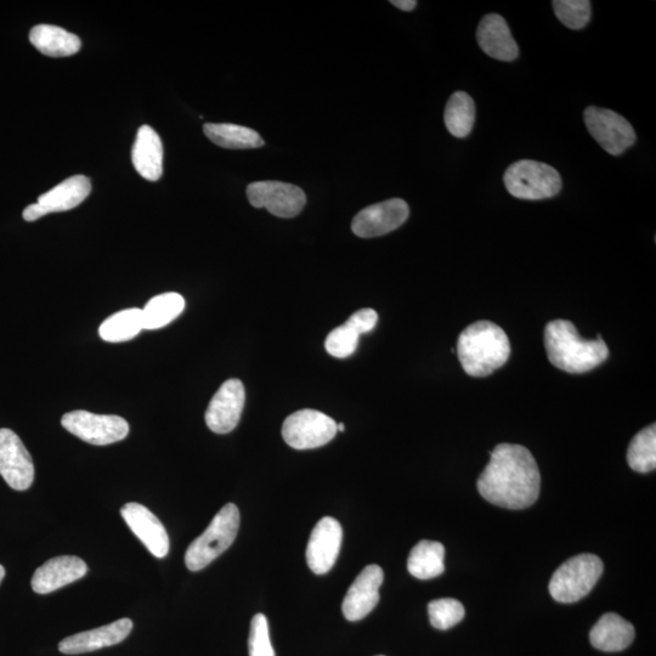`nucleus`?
<instances>
[{
  "instance_id": "34",
  "label": "nucleus",
  "mask_w": 656,
  "mask_h": 656,
  "mask_svg": "<svg viewBox=\"0 0 656 656\" xmlns=\"http://www.w3.org/2000/svg\"><path fill=\"white\" fill-rule=\"evenodd\" d=\"M377 322V311L370 308H365L356 311L355 314L350 316L346 322V325H348L350 328H353V330L358 333L359 336H361L365 335V333L371 332L373 328L376 327Z\"/></svg>"
},
{
  "instance_id": "26",
  "label": "nucleus",
  "mask_w": 656,
  "mask_h": 656,
  "mask_svg": "<svg viewBox=\"0 0 656 656\" xmlns=\"http://www.w3.org/2000/svg\"><path fill=\"white\" fill-rule=\"evenodd\" d=\"M143 330V310L132 308L107 318L99 327V335L105 342L121 343L137 337Z\"/></svg>"
},
{
  "instance_id": "28",
  "label": "nucleus",
  "mask_w": 656,
  "mask_h": 656,
  "mask_svg": "<svg viewBox=\"0 0 656 656\" xmlns=\"http://www.w3.org/2000/svg\"><path fill=\"white\" fill-rule=\"evenodd\" d=\"M445 126L456 138H466L471 134L475 122V104L465 92H456L446 104Z\"/></svg>"
},
{
  "instance_id": "30",
  "label": "nucleus",
  "mask_w": 656,
  "mask_h": 656,
  "mask_svg": "<svg viewBox=\"0 0 656 656\" xmlns=\"http://www.w3.org/2000/svg\"><path fill=\"white\" fill-rule=\"evenodd\" d=\"M429 620L435 629L445 631L460 624L466 610L461 602L452 598L437 599L428 605Z\"/></svg>"
},
{
  "instance_id": "13",
  "label": "nucleus",
  "mask_w": 656,
  "mask_h": 656,
  "mask_svg": "<svg viewBox=\"0 0 656 656\" xmlns=\"http://www.w3.org/2000/svg\"><path fill=\"white\" fill-rule=\"evenodd\" d=\"M246 392L240 380L226 381L214 395L206 411V424L212 432H233L241 420Z\"/></svg>"
},
{
  "instance_id": "14",
  "label": "nucleus",
  "mask_w": 656,
  "mask_h": 656,
  "mask_svg": "<svg viewBox=\"0 0 656 656\" xmlns=\"http://www.w3.org/2000/svg\"><path fill=\"white\" fill-rule=\"evenodd\" d=\"M343 530L338 520L325 517L315 525L307 547L308 567L313 573L324 575L335 565L341 550Z\"/></svg>"
},
{
  "instance_id": "33",
  "label": "nucleus",
  "mask_w": 656,
  "mask_h": 656,
  "mask_svg": "<svg viewBox=\"0 0 656 656\" xmlns=\"http://www.w3.org/2000/svg\"><path fill=\"white\" fill-rule=\"evenodd\" d=\"M248 647H250V656H275L270 642L267 616L257 614L252 619Z\"/></svg>"
},
{
  "instance_id": "19",
  "label": "nucleus",
  "mask_w": 656,
  "mask_h": 656,
  "mask_svg": "<svg viewBox=\"0 0 656 656\" xmlns=\"http://www.w3.org/2000/svg\"><path fill=\"white\" fill-rule=\"evenodd\" d=\"M477 41L490 58L511 62L518 58L519 48L510 27L499 14L485 15L477 30Z\"/></svg>"
},
{
  "instance_id": "17",
  "label": "nucleus",
  "mask_w": 656,
  "mask_h": 656,
  "mask_svg": "<svg viewBox=\"0 0 656 656\" xmlns=\"http://www.w3.org/2000/svg\"><path fill=\"white\" fill-rule=\"evenodd\" d=\"M88 567L83 559L75 556H61L49 559L36 570L32 578L33 591L38 595H48L72 584L86 576Z\"/></svg>"
},
{
  "instance_id": "7",
  "label": "nucleus",
  "mask_w": 656,
  "mask_h": 656,
  "mask_svg": "<svg viewBox=\"0 0 656 656\" xmlns=\"http://www.w3.org/2000/svg\"><path fill=\"white\" fill-rule=\"evenodd\" d=\"M62 427L88 444L104 446L127 438L129 424L115 415H96L78 410L69 412L61 420Z\"/></svg>"
},
{
  "instance_id": "29",
  "label": "nucleus",
  "mask_w": 656,
  "mask_h": 656,
  "mask_svg": "<svg viewBox=\"0 0 656 656\" xmlns=\"http://www.w3.org/2000/svg\"><path fill=\"white\" fill-rule=\"evenodd\" d=\"M627 462L633 471L650 473L656 468V426L650 424L632 439Z\"/></svg>"
},
{
  "instance_id": "16",
  "label": "nucleus",
  "mask_w": 656,
  "mask_h": 656,
  "mask_svg": "<svg viewBox=\"0 0 656 656\" xmlns=\"http://www.w3.org/2000/svg\"><path fill=\"white\" fill-rule=\"evenodd\" d=\"M122 518L134 535L156 558H164L169 552V536L161 520L149 508L130 502L121 510Z\"/></svg>"
},
{
  "instance_id": "31",
  "label": "nucleus",
  "mask_w": 656,
  "mask_h": 656,
  "mask_svg": "<svg viewBox=\"0 0 656 656\" xmlns=\"http://www.w3.org/2000/svg\"><path fill=\"white\" fill-rule=\"evenodd\" d=\"M554 13L564 26L581 30L591 20L592 8L588 0H554Z\"/></svg>"
},
{
  "instance_id": "20",
  "label": "nucleus",
  "mask_w": 656,
  "mask_h": 656,
  "mask_svg": "<svg viewBox=\"0 0 656 656\" xmlns=\"http://www.w3.org/2000/svg\"><path fill=\"white\" fill-rule=\"evenodd\" d=\"M132 161L137 172L149 182H157L163 174V145L150 126L138 130L132 150Z\"/></svg>"
},
{
  "instance_id": "5",
  "label": "nucleus",
  "mask_w": 656,
  "mask_h": 656,
  "mask_svg": "<svg viewBox=\"0 0 656 656\" xmlns=\"http://www.w3.org/2000/svg\"><path fill=\"white\" fill-rule=\"evenodd\" d=\"M603 562L595 554L582 553L570 558L553 574L550 593L559 603H576L593 590L603 574Z\"/></svg>"
},
{
  "instance_id": "38",
  "label": "nucleus",
  "mask_w": 656,
  "mask_h": 656,
  "mask_svg": "<svg viewBox=\"0 0 656 656\" xmlns=\"http://www.w3.org/2000/svg\"><path fill=\"white\" fill-rule=\"evenodd\" d=\"M380 656H383V655H380Z\"/></svg>"
},
{
  "instance_id": "18",
  "label": "nucleus",
  "mask_w": 656,
  "mask_h": 656,
  "mask_svg": "<svg viewBox=\"0 0 656 656\" xmlns=\"http://www.w3.org/2000/svg\"><path fill=\"white\" fill-rule=\"evenodd\" d=\"M132 630V620H117L112 624L101 626L99 629L77 633V635L62 639L59 643V650L67 655L95 652V650L116 646L123 642Z\"/></svg>"
},
{
  "instance_id": "36",
  "label": "nucleus",
  "mask_w": 656,
  "mask_h": 656,
  "mask_svg": "<svg viewBox=\"0 0 656 656\" xmlns=\"http://www.w3.org/2000/svg\"><path fill=\"white\" fill-rule=\"evenodd\" d=\"M4 578H5V569H4L3 565H0V584H2V581L4 580Z\"/></svg>"
},
{
  "instance_id": "24",
  "label": "nucleus",
  "mask_w": 656,
  "mask_h": 656,
  "mask_svg": "<svg viewBox=\"0 0 656 656\" xmlns=\"http://www.w3.org/2000/svg\"><path fill=\"white\" fill-rule=\"evenodd\" d=\"M445 547L440 542L423 540L412 548L407 570L420 580L437 578L445 571Z\"/></svg>"
},
{
  "instance_id": "22",
  "label": "nucleus",
  "mask_w": 656,
  "mask_h": 656,
  "mask_svg": "<svg viewBox=\"0 0 656 656\" xmlns=\"http://www.w3.org/2000/svg\"><path fill=\"white\" fill-rule=\"evenodd\" d=\"M90 191H92L90 180L84 175H75L39 196L37 203L43 208L45 216L50 213L66 212L81 205Z\"/></svg>"
},
{
  "instance_id": "32",
  "label": "nucleus",
  "mask_w": 656,
  "mask_h": 656,
  "mask_svg": "<svg viewBox=\"0 0 656 656\" xmlns=\"http://www.w3.org/2000/svg\"><path fill=\"white\" fill-rule=\"evenodd\" d=\"M359 338L360 336L353 328L344 324L335 328L327 336L325 348L333 358L346 359L355 353L356 348H358Z\"/></svg>"
},
{
  "instance_id": "10",
  "label": "nucleus",
  "mask_w": 656,
  "mask_h": 656,
  "mask_svg": "<svg viewBox=\"0 0 656 656\" xmlns=\"http://www.w3.org/2000/svg\"><path fill=\"white\" fill-rule=\"evenodd\" d=\"M247 197L253 207L268 209L279 218L297 217L307 203V196L301 188L273 180L248 185Z\"/></svg>"
},
{
  "instance_id": "15",
  "label": "nucleus",
  "mask_w": 656,
  "mask_h": 656,
  "mask_svg": "<svg viewBox=\"0 0 656 656\" xmlns=\"http://www.w3.org/2000/svg\"><path fill=\"white\" fill-rule=\"evenodd\" d=\"M384 579L383 570L376 564L367 565L361 571L344 598V618L359 621L366 618L380 602V587Z\"/></svg>"
},
{
  "instance_id": "21",
  "label": "nucleus",
  "mask_w": 656,
  "mask_h": 656,
  "mask_svg": "<svg viewBox=\"0 0 656 656\" xmlns=\"http://www.w3.org/2000/svg\"><path fill=\"white\" fill-rule=\"evenodd\" d=\"M633 639L635 627L615 613L604 614L590 633L592 646L607 653L622 652L631 646Z\"/></svg>"
},
{
  "instance_id": "3",
  "label": "nucleus",
  "mask_w": 656,
  "mask_h": 656,
  "mask_svg": "<svg viewBox=\"0 0 656 656\" xmlns=\"http://www.w3.org/2000/svg\"><path fill=\"white\" fill-rule=\"evenodd\" d=\"M510 355V339L494 322H474L458 337V360L468 376L488 377L501 369Z\"/></svg>"
},
{
  "instance_id": "25",
  "label": "nucleus",
  "mask_w": 656,
  "mask_h": 656,
  "mask_svg": "<svg viewBox=\"0 0 656 656\" xmlns=\"http://www.w3.org/2000/svg\"><path fill=\"white\" fill-rule=\"evenodd\" d=\"M206 137L223 149L246 150L257 149L264 145V140L251 128L231 123H207L203 127Z\"/></svg>"
},
{
  "instance_id": "1",
  "label": "nucleus",
  "mask_w": 656,
  "mask_h": 656,
  "mask_svg": "<svg viewBox=\"0 0 656 656\" xmlns=\"http://www.w3.org/2000/svg\"><path fill=\"white\" fill-rule=\"evenodd\" d=\"M480 495L492 505L524 510L539 499L540 469L533 454L522 445L500 444L478 479Z\"/></svg>"
},
{
  "instance_id": "12",
  "label": "nucleus",
  "mask_w": 656,
  "mask_h": 656,
  "mask_svg": "<svg viewBox=\"0 0 656 656\" xmlns=\"http://www.w3.org/2000/svg\"><path fill=\"white\" fill-rule=\"evenodd\" d=\"M409 216L410 208L404 200H387L366 207L356 214L352 230L361 239H372L399 229Z\"/></svg>"
},
{
  "instance_id": "2",
  "label": "nucleus",
  "mask_w": 656,
  "mask_h": 656,
  "mask_svg": "<svg viewBox=\"0 0 656 656\" xmlns=\"http://www.w3.org/2000/svg\"><path fill=\"white\" fill-rule=\"evenodd\" d=\"M545 348L551 364L568 373H586L609 358L607 344L598 335L596 341H585L573 322L554 320L545 328Z\"/></svg>"
},
{
  "instance_id": "8",
  "label": "nucleus",
  "mask_w": 656,
  "mask_h": 656,
  "mask_svg": "<svg viewBox=\"0 0 656 656\" xmlns=\"http://www.w3.org/2000/svg\"><path fill=\"white\" fill-rule=\"evenodd\" d=\"M337 423L322 412L301 410L286 418L282 437L291 448L309 450L320 448L336 437Z\"/></svg>"
},
{
  "instance_id": "4",
  "label": "nucleus",
  "mask_w": 656,
  "mask_h": 656,
  "mask_svg": "<svg viewBox=\"0 0 656 656\" xmlns=\"http://www.w3.org/2000/svg\"><path fill=\"white\" fill-rule=\"evenodd\" d=\"M239 528V508L228 503L216 514L205 533L192 541L185 554L186 567L191 571L205 569L234 544Z\"/></svg>"
},
{
  "instance_id": "37",
  "label": "nucleus",
  "mask_w": 656,
  "mask_h": 656,
  "mask_svg": "<svg viewBox=\"0 0 656 656\" xmlns=\"http://www.w3.org/2000/svg\"><path fill=\"white\" fill-rule=\"evenodd\" d=\"M337 431H338V432H344V431H346V427H344V423H339V424H337Z\"/></svg>"
},
{
  "instance_id": "27",
  "label": "nucleus",
  "mask_w": 656,
  "mask_h": 656,
  "mask_svg": "<svg viewBox=\"0 0 656 656\" xmlns=\"http://www.w3.org/2000/svg\"><path fill=\"white\" fill-rule=\"evenodd\" d=\"M185 309L179 293L168 292L151 298L143 310L144 330H158L171 324Z\"/></svg>"
},
{
  "instance_id": "11",
  "label": "nucleus",
  "mask_w": 656,
  "mask_h": 656,
  "mask_svg": "<svg viewBox=\"0 0 656 656\" xmlns=\"http://www.w3.org/2000/svg\"><path fill=\"white\" fill-rule=\"evenodd\" d=\"M0 475L11 489L25 491L35 480L30 452L13 431L0 429Z\"/></svg>"
},
{
  "instance_id": "6",
  "label": "nucleus",
  "mask_w": 656,
  "mask_h": 656,
  "mask_svg": "<svg viewBox=\"0 0 656 656\" xmlns=\"http://www.w3.org/2000/svg\"><path fill=\"white\" fill-rule=\"evenodd\" d=\"M506 189L519 200L551 199L562 190L561 174L550 164L522 160L511 164L503 175Z\"/></svg>"
},
{
  "instance_id": "23",
  "label": "nucleus",
  "mask_w": 656,
  "mask_h": 656,
  "mask_svg": "<svg viewBox=\"0 0 656 656\" xmlns=\"http://www.w3.org/2000/svg\"><path fill=\"white\" fill-rule=\"evenodd\" d=\"M30 42L38 52L50 58H66L79 52L81 39L64 28L53 25H38L30 32Z\"/></svg>"
},
{
  "instance_id": "35",
  "label": "nucleus",
  "mask_w": 656,
  "mask_h": 656,
  "mask_svg": "<svg viewBox=\"0 0 656 656\" xmlns=\"http://www.w3.org/2000/svg\"><path fill=\"white\" fill-rule=\"evenodd\" d=\"M390 4H393L394 7L400 10L411 11L416 8L417 2L415 0H392Z\"/></svg>"
},
{
  "instance_id": "9",
  "label": "nucleus",
  "mask_w": 656,
  "mask_h": 656,
  "mask_svg": "<svg viewBox=\"0 0 656 656\" xmlns=\"http://www.w3.org/2000/svg\"><path fill=\"white\" fill-rule=\"evenodd\" d=\"M584 120L592 138L613 156L624 154L635 144L636 133L625 117L612 110L587 107Z\"/></svg>"
}]
</instances>
